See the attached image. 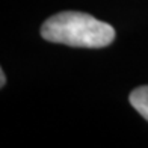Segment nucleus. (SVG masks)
I'll return each mask as SVG.
<instances>
[{"instance_id":"nucleus-1","label":"nucleus","mask_w":148,"mask_h":148,"mask_svg":"<svg viewBox=\"0 0 148 148\" xmlns=\"http://www.w3.org/2000/svg\"><path fill=\"white\" fill-rule=\"evenodd\" d=\"M41 36L45 41L83 49H103L113 42L116 33L110 24L77 11H64L47 18Z\"/></svg>"},{"instance_id":"nucleus-2","label":"nucleus","mask_w":148,"mask_h":148,"mask_svg":"<svg viewBox=\"0 0 148 148\" xmlns=\"http://www.w3.org/2000/svg\"><path fill=\"white\" fill-rule=\"evenodd\" d=\"M130 104L148 121V86H139L133 89L129 97Z\"/></svg>"},{"instance_id":"nucleus-3","label":"nucleus","mask_w":148,"mask_h":148,"mask_svg":"<svg viewBox=\"0 0 148 148\" xmlns=\"http://www.w3.org/2000/svg\"><path fill=\"white\" fill-rule=\"evenodd\" d=\"M0 76H2V82H0V86L3 88V86L6 85V77H5V71H3V70L0 71Z\"/></svg>"}]
</instances>
